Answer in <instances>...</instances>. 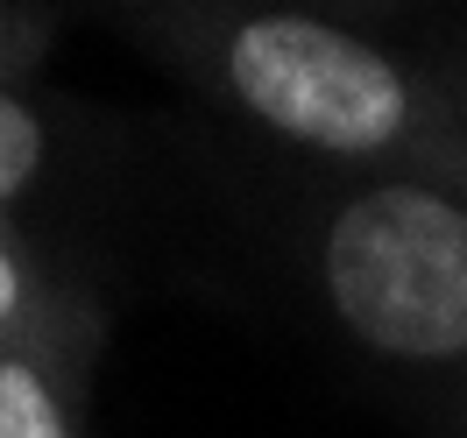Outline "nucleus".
<instances>
[{
	"instance_id": "1",
	"label": "nucleus",
	"mask_w": 467,
	"mask_h": 438,
	"mask_svg": "<svg viewBox=\"0 0 467 438\" xmlns=\"http://www.w3.org/2000/svg\"><path fill=\"white\" fill-rule=\"evenodd\" d=\"M120 29L312 170H404L467 191V71L319 0H107Z\"/></svg>"
},
{
	"instance_id": "2",
	"label": "nucleus",
	"mask_w": 467,
	"mask_h": 438,
	"mask_svg": "<svg viewBox=\"0 0 467 438\" xmlns=\"http://www.w3.org/2000/svg\"><path fill=\"white\" fill-rule=\"evenodd\" d=\"M276 240L326 332L410 410L467 438V191L305 163L284 184Z\"/></svg>"
},
{
	"instance_id": "3",
	"label": "nucleus",
	"mask_w": 467,
	"mask_h": 438,
	"mask_svg": "<svg viewBox=\"0 0 467 438\" xmlns=\"http://www.w3.org/2000/svg\"><path fill=\"white\" fill-rule=\"evenodd\" d=\"M99 347H107L99 304L64 283L50 319L0 347V438H86Z\"/></svg>"
},
{
	"instance_id": "4",
	"label": "nucleus",
	"mask_w": 467,
	"mask_h": 438,
	"mask_svg": "<svg viewBox=\"0 0 467 438\" xmlns=\"http://www.w3.org/2000/svg\"><path fill=\"white\" fill-rule=\"evenodd\" d=\"M50 156H57V127H50V114L36 107L29 92L0 86V212H15V205L43 184Z\"/></svg>"
},
{
	"instance_id": "5",
	"label": "nucleus",
	"mask_w": 467,
	"mask_h": 438,
	"mask_svg": "<svg viewBox=\"0 0 467 438\" xmlns=\"http://www.w3.org/2000/svg\"><path fill=\"white\" fill-rule=\"evenodd\" d=\"M64 297V283L43 269V255L29 248V234L15 227V212H0V347L22 340L50 319V304Z\"/></svg>"
},
{
	"instance_id": "6",
	"label": "nucleus",
	"mask_w": 467,
	"mask_h": 438,
	"mask_svg": "<svg viewBox=\"0 0 467 438\" xmlns=\"http://www.w3.org/2000/svg\"><path fill=\"white\" fill-rule=\"evenodd\" d=\"M50 43V22L36 0H0V86H22Z\"/></svg>"
},
{
	"instance_id": "7",
	"label": "nucleus",
	"mask_w": 467,
	"mask_h": 438,
	"mask_svg": "<svg viewBox=\"0 0 467 438\" xmlns=\"http://www.w3.org/2000/svg\"><path fill=\"white\" fill-rule=\"evenodd\" d=\"M319 7H340V15H361V7H397V0H319Z\"/></svg>"
}]
</instances>
